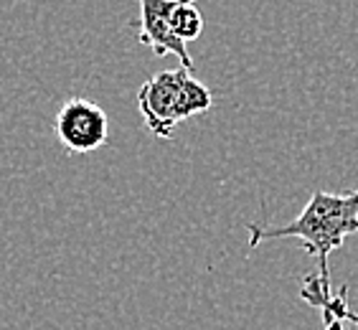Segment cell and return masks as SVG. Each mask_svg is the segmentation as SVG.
<instances>
[{
	"label": "cell",
	"instance_id": "cell-1",
	"mask_svg": "<svg viewBox=\"0 0 358 330\" xmlns=\"http://www.w3.org/2000/svg\"><path fill=\"white\" fill-rule=\"evenodd\" d=\"M249 247L255 249L267 239H297L303 241L305 252L315 257L320 269L317 275L331 282L328 257L341 249L345 236L358 234V188L348 193L315 191L308 206L295 221L282 227H257L249 224Z\"/></svg>",
	"mask_w": 358,
	"mask_h": 330
},
{
	"label": "cell",
	"instance_id": "cell-2",
	"mask_svg": "<svg viewBox=\"0 0 358 330\" xmlns=\"http://www.w3.org/2000/svg\"><path fill=\"white\" fill-rule=\"evenodd\" d=\"M214 107V94L201 84L191 69L178 66L150 76L138 92V110L145 127L160 140L173 138V130L183 120L203 115Z\"/></svg>",
	"mask_w": 358,
	"mask_h": 330
},
{
	"label": "cell",
	"instance_id": "cell-3",
	"mask_svg": "<svg viewBox=\"0 0 358 330\" xmlns=\"http://www.w3.org/2000/svg\"><path fill=\"white\" fill-rule=\"evenodd\" d=\"M54 132L66 152L87 155V152L99 150L110 140V117L92 99L71 96L56 112Z\"/></svg>",
	"mask_w": 358,
	"mask_h": 330
},
{
	"label": "cell",
	"instance_id": "cell-4",
	"mask_svg": "<svg viewBox=\"0 0 358 330\" xmlns=\"http://www.w3.org/2000/svg\"><path fill=\"white\" fill-rule=\"evenodd\" d=\"M183 0H140V43L150 48L155 56H176L180 66L193 69V59L188 54V43L173 34V10Z\"/></svg>",
	"mask_w": 358,
	"mask_h": 330
},
{
	"label": "cell",
	"instance_id": "cell-5",
	"mask_svg": "<svg viewBox=\"0 0 358 330\" xmlns=\"http://www.w3.org/2000/svg\"><path fill=\"white\" fill-rule=\"evenodd\" d=\"M300 297H303L308 305H313L315 310L331 308L333 313H338V315L343 317L345 323H351L358 328V313H353V310L348 308V287H341L336 292V289H333V282H325L317 272H313V275L305 277Z\"/></svg>",
	"mask_w": 358,
	"mask_h": 330
},
{
	"label": "cell",
	"instance_id": "cell-6",
	"mask_svg": "<svg viewBox=\"0 0 358 330\" xmlns=\"http://www.w3.org/2000/svg\"><path fill=\"white\" fill-rule=\"evenodd\" d=\"M196 3H199V0H183V3L173 10L171 28L183 43L196 41L201 36V31H203V18H201V13L196 10Z\"/></svg>",
	"mask_w": 358,
	"mask_h": 330
},
{
	"label": "cell",
	"instance_id": "cell-7",
	"mask_svg": "<svg viewBox=\"0 0 358 330\" xmlns=\"http://www.w3.org/2000/svg\"><path fill=\"white\" fill-rule=\"evenodd\" d=\"M320 315H323L325 330H348L345 328V320L338 313H333L331 308H320Z\"/></svg>",
	"mask_w": 358,
	"mask_h": 330
}]
</instances>
